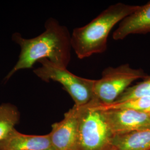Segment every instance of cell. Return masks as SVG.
I'll return each mask as SVG.
<instances>
[{
	"mask_svg": "<svg viewBox=\"0 0 150 150\" xmlns=\"http://www.w3.org/2000/svg\"><path fill=\"white\" fill-rule=\"evenodd\" d=\"M38 62L41 66L33 70L35 75L46 82L53 81L59 83L71 97L75 106H85L96 99L94 94L96 80L76 76L67 68L54 64L47 59H41Z\"/></svg>",
	"mask_w": 150,
	"mask_h": 150,
	"instance_id": "obj_3",
	"label": "cell"
},
{
	"mask_svg": "<svg viewBox=\"0 0 150 150\" xmlns=\"http://www.w3.org/2000/svg\"><path fill=\"white\" fill-rule=\"evenodd\" d=\"M0 150H55L50 134H23L13 129L0 141Z\"/></svg>",
	"mask_w": 150,
	"mask_h": 150,
	"instance_id": "obj_8",
	"label": "cell"
},
{
	"mask_svg": "<svg viewBox=\"0 0 150 150\" xmlns=\"http://www.w3.org/2000/svg\"><path fill=\"white\" fill-rule=\"evenodd\" d=\"M100 102L95 99L86 106L81 117L78 150H110L113 137L102 111L95 106Z\"/></svg>",
	"mask_w": 150,
	"mask_h": 150,
	"instance_id": "obj_4",
	"label": "cell"
},
{
	"mask_svg": "<svg viewBox=\"0 0 150 150\" xmlns=\"http://www.w3.org/2000/svg\"><path fill=\"white\" fill-rule=\"evenodd\" d=\"M117 150V149H115V148H114V147H113V146H112V149H111V150Z\"/></svg>",
	"mask_w": 150,
	"mask_h": 150,
	"instance_id": "obj_14",
	"label": "cell"
},
{
	"mask_svg": "<svg viewBox=\"0 0 150 150\" xmlns=\"http://www.w3.org/2000/svg\"><path fill=\"white\" fill-rule=\"evenodd\" d=\"M112 145L118 150H150V129L114 136Z\"/></svg>",
	"mask_w": 150,
	"mask_h": 150,
	"instance_id": "obj_10",
	"label": "cell"
},
{
	"mask_svg": "<svg viewBox=\"0 0 150 150\" xmlns=\"http://www.w3.org/2000/svg\"><path fill=\"white\" fill-rule=\"evenodd\" d=\"M150 32V1L139 8L119 23L113 33L115 40H122L132 34Z\"/></svg>",
	"mask_w": 150,
	"mask_h": 150,
	"instance_id": "obj_9",
	"label": "cell"
},
{
	"mask_svg": "<svg viewBox=\"0 0 150 150\" xmlns=\"http://www.w3.org/2000/svg\"><path fill=\"white\" fill-rule=\"evenodd\" d=\"M88 105H74L64 113V117L61 121L52 125V130L49 134L54 150H78L80 121Z\"/></svg>",
	"mask_w": 150,
	"mask_h": 150,
	"instance_id": "obj_6",
	"label": "cell"
},
{
	"mask_svg": "<svg viewBox=\"0 0 150 150\" xmlns=\"http://www.w3.org/2000/svg\"><path fill=\"white\" fill-rule=\"evenodd\" d=\"M139 7L118 2L110 6L86 25L75 28L71 35V43L78 58L104 52L113 28Z\"/></svg>",
	"mask_w": 150,
	"mask_h": 150,
	"instance_id": "obj_2",
	"label": "cell"
},
{
	"mask_svg": "<svg viewBox=\"0 0 150 150\" xmlns=\"http://www.w3.org/2000/svg\"><path fill=\"white\" fill-rule=\"evenodd\" d=\"M95 107L101 111L113 109H123L150 113V96L141 97L123 102L113 103L108 105H102L98 103L97 104Z\"/></svg>",
	"mask_w": 150,
	"mask_h": 150,
	"instance_id": "obj_12",
	"label": "cell"
},
{
	"mask_svg": "<svg viewBox=\"0 0 150 150\" xmlns=\"http://www.w3.org/2000/svg\"><path fill=\"white\" fill-rule=\"evenodd\" d=\"M45 30L35 38H25L18 32L12 39L20 47L18 61L4 81L7 82L20 70L32 69L39 61L47 59L59 66L67 68L71 60V34L68 28L57 20L50 18L45 22Z\"/></svg>",
	"mask_w": 150,
	"mask_h": 150,
	"instance_id": "obj_1",
	"label": "cell"
},
{
	"mask_svg": "<svg viewBox=\"0 0 150 150\" xmlns=\"http://www.w3.org/2000/svg\"><path fill=\"white\" fill-rule=\"evenodd\" d=\"M20 114L11 103L0 104V141L4 139L19 122Z\"/></svg>",
	"mask_w": 150,
	"mask_h": 150,
	"instance_id": "obj_11",
	"label": "cell"
},
{
	"mask_svg": "<svg viewBox=\"0 0 150 150\" xmlns=\"http://www.w3.org/2000/svg\"><path fill=\"white\" fill-rule=\"evenodd\" d=\"M150 96V76L134 86L129 87L113 103L123 102L141 97Z\"/></svg>",
	"mask_w": 150,
	"mask_h": 150,
	"instance_id": "obj_13",
	"label": "cell"
},
{
	"mask_svg": "<svg viewBox=\"0 0 150 150\" xmlns=\"http://www.w3.org/2000/svg\"><path fill=\"white\" fill-rule=\"evenodd\" d=\"M101 111L113 136L150 129V113L123 109Z\"/></svg>",
	"mask_w": 150,
	"mask_h": 150,
	"instance_id": "obj_7",
	"label": "cell"
},
{
	"mask_svg": "<svg viewBox=\"0 0 150 150\" xmlns=\"http://www.w3.org/2000/svg\"><path fill=\"white\" fill-rule=\"evenodd\" d=\"M147 76L143 70L133 69L127 64L108 67L102 71L101 77L95 81V97L100 105H110L134 81Z\"/></svg>",
	"mask_w": 150,
	"mask_h": 150,
	"instance_id": "obj_5",
	"label": "cell"
}]
</instances>
